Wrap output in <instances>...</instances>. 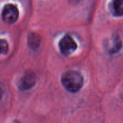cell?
<instances>
[{
  "label": "cell",
  "instance_id": "9c48e42d",
  "mask_svg": "<svg viewBox=\"0 0 123 123\" xmlns=\"http://www.w3.org/2000/svg\"><path fill=\"white\" fill-rule=\"evenodd\" d=\"M120 97H121V98L123 100V86L121 88V90H120Z\"/></svg>",
  "mask_w": 123,
  "mask_h": 123
},
{
  "label": "cell",
  "instance_id": "6da1fadb",
  "mask_svg": "<svg viewBox=\"0 0 123 123\" xmlns=\"http://www.w3.org/2000/svg\"><path fill=\"white\" fill-rule=\"evenodd\" d=\"M61 80L64 87L73 93L79 91L84 85V78L82 74L73 70H69L63 73Z\"/></svg>",
  "mask_w": 123,
  "mask_h": 123
},
{
  "label": "cell",
  "instance_id": "277c9868",
  "mask_svg": "<svg viewBox=\"0 0 123 123\" xmlns=\"http://www.w3.org/2000/svg\"><path fill=\"white\" fill-rule=\"evenodd\" d=\"M105 47L109 54H115L118 52L122 47V41L118 36L114 35L106 41Z\"/></svg>",
  "mask_w": 123,
  "mask_h": 123
},
{
  "label": "cell",
  "instance_id": "5b68a950",
  "mask_svg": "<svg viewBox=\"0 0 123 123\" xmlns=\"http://www.w3.org/2000/svg\"><path fill=\"white\" fill-rule=\"evenodd\" d=\"M36 83V77L31 72H26L18 82V87L21 90H28L31 88Z\"/></svg>",
  "mask_w": 123,
  "mask_h": 123
},
{
  "label": "cell",
  "instance_id": "ba28073f",
  "mask_svg": "<svg viewBox=\"0 0 123 123\" xmlns=\"http://www.w3.org/2000/svg\"><path fill=\"white\" fill-rule=\"evenodd\" d=\"M8 51V44L6 40H1V53L2 54H6Z\"/></svg>",
  "mask_w": 123,
  "mask_h": 123
},
{
  "label": "cell",
  "instance_id": "3957f363",
  "mask_svg": "<svg viewBox=\"0 0 123 123\" xmlns=\"http://www.w3.org/2000/svg\"><path fill=\"white\" fill-rule=\"evenodd\" d=\"M19 10L13 4H7L2 10V19L6 23L12 24L15 22L19 17Z\"/></svg>",
  "mask_w": 123,
  "mask_h": 123
},
{
  "label": "cell",
  "instance_id": "7a4b0ae2",
  "mask_svg": "<svg viewBox=\"0 0 123 123\" xmlns=\"http://www.w3.org/2000/svg\"><path fill=\"white\" fill-rule=\"evenodd\" d=\"M58 47L62 55L64 56H68L76 50L78 44L70 35L67 34L60 40Z\"/></svg>",
  "mask_w": 123,
  "mask_h": 123
},
{
  "label": "cell",
  "instance_id": "52a82bcc",
  "mask_svg": "<svg viewBox=\"0 0 123 123\" xmlns=\"http://www.w3.org/2000/svg\"><path fill=\"white\" fill-rule=\"evenodd\" d=\"M40 38L36 34L32 33L28 37V45L32 49H35L39 46L40 45Z\"/></svg>",
  "mask_w": 123,
  "mask_h": 123
},
{
  "label": "cell",
  "instance_id": "8992f818",
  "mask_svg": "<svg viewBox=\"0 0 123 123\" xmlns=\"http://www.w3.org/2000/svg\"><path fill=\"white\" fill-rule=\"evenodd\" d=\"M111 11L115 16L123 15V0H115L112 1Z\"/></svg>",
  "mask_w": 123,
  "mask_h": 123
}]
</instances>
